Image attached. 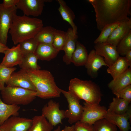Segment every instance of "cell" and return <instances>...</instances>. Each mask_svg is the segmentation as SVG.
<instances>
[{
	"label": "cell",
	"mask_w": 131,
	"mask_h": 131,
	"mask_svg": "<svg viewBox=\"0 0 131 131\" xmlns=\"http://www.w3.org/2000/svg\"><path fill=\"white\" fill-rule=\"evenodd\" d=\"M43 26L42 21L40 19L16 14L9 32L16 45L26 39L34 38Z\"/></svg>",
	"instance_id": "cell-2"
},
{
	"label": "cell",
	"mask_w": 131,
	"mask_h": 131,
	"mask_svg": "<svg viewBox=\"0 0 131 131\" xmlns=\"http://www.w3.org/2000/svg\"><path fill=\"white\" fill-rule=\"evenodd\" d=\"M124 57L131 65V50H129L126 53Z\"/></svg>",
	"instance_id": "cell-39"
},
{
	"label": "cell",
	"mask_w": 131,
	"mask_h": 131,
	"mask_svg": "<svg viewBox=\"0 0 131 131\" xmlns=\"http://www.w3.org/2000/svg\"><path fill=\"white\" fill-rule=\"evenodd\" d=\"M61 131H75L74 125L71 126H65L64 128Z\"/></svg>",
	"instance_id": "cell-38"
},
{
	"label": "cell",
	"mask_w": 131,
	"mask_h": 131,
	"mask_svg": "<svg viewBox=\"0 0 131 131\" xmlns=\"http://www.w3.org/2000/svg\"><path fill=\"white\" fill-rule=\"evenodd\" d=\"M75 131H94L93 125L83 123L80 121L75 123Z\"/></svg>",
	"instance_id": "cell-36"
},
{
	"label": "cell",
	"mask_w": 131,
	"mask_h": 131,
	"mask_svg": "<svg viewBox=\"0 0 131 131\" xmlns=\"http://www.w3.org/2000/svg\"><path fill=\"white\" fill-rule=\"evenodd\" d=\"M61 127L60 126H58L57 128L54 130L53 131H61Z\"/></svg>",
	"instance_id": "cell-41"
},
{
	"label": "cell",
	"mask_w": 131,
	"mask_h": 131,
	"mask_svg": "<svg viewBox=\"0 0 131 131\" xmlns=\"http://www.w3.org/2000/svg\"><path fill=\"white\" fill-rule=\"evenodd\" d=\"M131 117V108L130 105L127 111L122 115L117 114L107 111L105 118L117 126L120 131H129L131 127L128 120Z\"/></svg>",
	"instance_id": "cell-16"
},
{
	"label": "cell",
	"mask_w": 131,
	"mask_h": 131,
	"mask_svg": "<svg viewBox=\"0 0 131 131\" xmlns=\"http://www.w3.org/2000/svg\"><path fill=\"white\" fill-rule=\"evenodd\" d=\"M20 107L18 105L4 103L0 96V126L12 116H18Z\"/></svg>",
	"instance_id": "cell-22"
},
{
	"label": "cell",
	"mask_w": 131,
	"mask_h": 131,
	"mask_svg": "<svg viewBox=\"0 0 131 131\" xmlns=\"http://www.w3.org/2000/svg\"><path fill=\"white\" fill-rule=\"evenodd\" d=\"M66 32V40L63 49L65 54L63 59L64 62L68 65L71 63V58L76 48L78 36L74 33L71 28H69Z\"/></svg>",
	"instance_id": "cell-18"
},
{
	"label": "cell",
	"mask_w": 131,
	"mask_h": 131,
	"mask_svg": "<svg viewBox=\"0 0 131 131\" xmlns=\"http://www.w3.org/2000/svg\"><path fill=\"white\" fill-rule=\"evenodd\" d=\"M56 29L51 26L43 27L34 38L38 44H52Z\"/></svg>",
	"instance_id": "cell-27"
},
{
	"label": "cell",
	"mask_w": 131,
	"mask_h": 131,
	"mask_svg": "<svg viewBox=\"0 0 131 131\" xmlns=\"http://www.w3.org/2000/svg\"><path fill=\"white\" fill-rule=\"evenodd\" d=\"M5 84L7 86L36 91L27 71L22 69L17 72H13Z\"/></svg>",
	"instance_id": "cell-10"
},
{
	"label": "cell",
	"mask_w": 131,
	"mask_h": 131,
	"mask_svg": "<svg viewBox=\"0 0 131 131\" xmlns=\"http://www.w3.org/2000/svg\"><path fill=\"white\" fill-rule=\"evenodd\" d=\"M83 104L81 122L93 125L97 121L105 118L107 110L105 107L85 102Z\"/></svg>",
	"instance_id": "cell-8"
},
{
	"label": "cell",
	"mask_w": 131,
	"mask_h": 131,
	"mask_svg": "<svg viewBox=\"0 0 131 131\" xmlns=\"http://www.w3.org/2000/svg\"><path fill=\"white\" fill-rule=\"evenodd\" d=\"M131 32V19L128 17L120 22L113 31L106 43L116 47L119 42Z\"/></svg>",
	"instance_id": "cell-14"
},
{
	"label": "cell",
	"mask_w": 131,
	"mask_h": 131,
	"mask_svg": "<svg viewBox=\"0 0 131 131\" xmlns=\"http://www.w3.org/2000/svg\"><path fill=\"white\" fill-rule=\"evenodd\" d=\"M88 75L95 78L98 75L99 69L103 66H107L103 57L98 55L94 49L91 50L88 55L85 66Z\"/></svg>",
	"instance_id": "cell-15"
},
{
	"label": "cell",
	"mask_w": 131,
	"mask_h": 131,
	"mask_svg": "<svg viewBox=\"0 0 131 131\" xmlns=\"http://www.w3.org/2000/svg\"><path fill=\"white\" fill-rule=\"evenodd\" d=\"M19 0H3L2 3L5 8H9L16 6Z\"/></svg>",
	"instance_id": "cell-37"
},
{
	"label": "cell",
	"mask_w": 131,
	"mask_h": 131,
	"mask_svg": "<svg viewBox=\"0 0 131 131\" xmlns=\"http://www.w3.org/2000/svg\"><path fill=\"white\" fill-rule=\"evenodd\" d=\"M131 65L124 57L120 56L117 60L107 70V73L110 74L113 79L125 72Z\"/></svg>",
	"instance_id": "cell-21"
},
{
	"label": "cell",
	"mask_w": 131,
	"mask_h": 131,
	"mask_svg": "<svg viewBox=\"0 0 131 131\" xmlns=\"http://www.w3.org/2000/svg\"><path fill=\"white\" fill-rule=\"evenodd\" d=\"M0 131H1V130H0Z\"/></svg>",
	"instance_id": "cell-42"
},
{
	"label": "cell",
	"mask_w": 131,
	"mask_h": 131,
	"mask_svg": "<svg viewBox=\"0 0 131 131\" xmlns=\"http://www.w3.org/2000/svg\"><path fill=\"white\" fill-rule=\"evenodd\" d=\"M69 90L80 100L94 104H98L102 94L100 88L91 80H83L77 78L70 81Z\"/></svg>",
	"instance_id": "cell-4"
},
{
	"label": "cell",
	"mask_w": 131,
	"mask_h": 131,
	"mask_svg": "<svg viewBox=\"0 0 131 131\" xmlns=\"http://www.w3.org/2000/svg\"><path fill=\"white\" fill-rule=\"evenodd\" d=\"M88 55L85 47L77 41L75 50L72 57L71 63L76 66H85Z\"/></svg>",
	"instance_id": "cell-23"
},
{
	"label": "cell",
	"mask_w": 131,
	"mask_h": 131,
	"mask_svg": "<svg viewBox=\"0 0 131 131\" xmlns=\"http://www.w3.org/2000/svg\"><path fill=\"white\" fill-rule=\"evenodd\" d=\"M16 69V67L8 68L1 65L0 63V90L5 87V84L7 81L11 74Z\"/></svg>",
	"instance_id": "cell-34"
},
{
	"label": "cell",
	"mask_w": 131,
	"mask_h": 131,
	"mask_svg": "<svg viewBox=\"0 0 131 131\" xmlns=\"http://www.w3.org/2000/svg\"><path fill=\"white\" fill-rule=\"evenodd\" d=\"M59 52L52 44L40 43L34 53L38 59L49 61L56 57Z\"/></svg>",
	"instance_id": "cell-20"
},
{
	"label": "cell",
	"mask_w": 131,
	"mask_h": 131,
	"mask_svg": "<svg viewBox=\"0 0 131 131\" xmlns=\"http://www.w3.org/2000/svg\"><path fill=\"white\" fill-rule=\"evenodd\" d=\"M91 3L95 13L97 28L100 31L106 26L128 17L131 13V0H94Z\"/></svg>",
	"instance_id": "cell-1"
},
{
	"label": "cell",
	"mask_w": 131,
	"mask_h": 131,
	"mask_svg": "<svg viewBox=\"0 0 131 131\" xmlns=\"http://www.w3.org/2000/svg\"><path fill=\"white\" fill-rule=\"evenodd\" d=\"M32 119L12 116L0 126L1 131H27L31 127Z\"/></svg>",
	"instance_id": "cell-11"
},
{
	"label": "cell",
	"mask_w": 131,
	"mask_h": 131,
	"mask_svg": "<svg viewBox=\"0 0 131 131\" xmlns=\"http://www.w3.org/2000/svg\"><path fill=\"white\" fill-rule=\"evenodd\" d=\"M35 89L37 97L43 99L59 97L60 89L49 71L39 70L27 71Z\"/></svg>",
	"instance_id": "cell-3"
},
{
	"label": "cell",
	"mask_w": 131,
	"mask_h": 131,
	"mask_svg": "<svg viewBox=\"0 0 131 131\" xmlns=\"http://www.w3.org/2000/svg\"><path fill=\"white\" fill-rule=\"evenodd\" d=\"M59 6L58 11L63 19L68 22L72 27L74 33H77V26L74 22L75 15L73 12L63 0H58Z\"/></svg>",
	"instance_id": "cell-24"
},
{
	"label": "cell",
	"mask_w": 131,
	"mask_h": 131,
	"mask_svg": "<svg viewBox=\"0 0 131 131\" xmlns=\"http://www.w3.org/2000/svg\"><path fill=\"white\" fill-rule=\"evenodd\" d=\"M20 51L23 56L28 54L34 53L38 43L34 38L25 40L19 44Z\"/></svg>",
	"instance_id": "cell-29"
},
{
	"label": "cell",
	"mask_w": 131,
	"mask_h": 131,
	"mask_svg": "<svg viewBox=\"0 0 131 131\" xmlns=\"http://www.w3.org/2000/svg\"><path fill=\"white\" fill-rule=\"evenodd\" d=\"M66 39V32L56 29L54 33L52 44L56 49L59 51L63 50Z\"/></svg>",
	"instance_id": "cell-30"
},
{
	"label": "cell",
	"mask_w": 131,
	"mask_h": 131,
	"mask_svg": "<svg viewBox=\"0 0 131 131\" xmlns=\"http://www.w3.org/2000/svg\"><path fill=\"white\" fill-rule=\"evenodd\" d=\"M9 48L6 46H5L0 42V53H4V52Z\"/></svg>",
	"instance_id": "cell-40"
},
{
	"label": "cell",
	"mask_w": 131,
	"mask_h": 131,
	"mask_svg": "<svg viewBox=\"0 0 131 131\" xmlns=\"http://www.w3.org/2000/svg\"><path fill=\"white\" fill-rule=\"evenodd\" d=\"M119 23L117 22L105 27L101 31L98 36L94 41V43L95 44L98 42H106L112 32L118 26Z\"/></svg>",
	"instance_id": "cell-33"
},
{
	"label": "cell",
	"mask_w": 131,
	"mask_h": 131,
	"mask_svg": "<svg viewBox=\"0 0 131 131\" xmlns=\"http://www.w3.org/2000/svg\"><path fill=\"white\" fill-rule=\"evenodd\" d=\"M1 91L2 100L8 105H28L37 97L36 91L19 87L7 86Z\"/></svg>",
	"instance_id": "cell-5"
},
{
	"label": "cell",
	"mask_w": 131,
	"mask_h": 131,
	"mask_svg": "<svg viewBox=\"0 0 131 131\" xmlns=\"http://www.w3.org/2000/svg\"><path fill=\"white\" fill-rule=\"evenodd\" d=\"M5 56L1 62V65L8 68H12L21 63L23 55L22 53L18 44L11 48H9L4 52Z\"/></svg>",
	"instance_id": "cell-17"
},
{
	"label": "cell",
	"mask_w": 131,
	"mask_h": 131,
	"mask_svg": "<svg viewBox=\"0 0 131 131\" xmlns=\"http://www.w3.org/2000/svg\"><path fill=\"white\" fill-rule=\"evenodd\" d=\"M94 50L96 54L103 57L107 66H111L120 56L116 47L106 43L98 42L95 44Z\"/></svg>",
	"instance_id": "cell-13"
},
{
	"label": "cell",
	"mask_w": 131,
	"mask_h": 131,
	"mask_svg": "<svg viewBox=\"0 0 131 131\" xmlns=\"http://www.w3.org/2000/svg\"><path fill=\"white\" fill-rule=\"evenodd\" d=\"M60 90L68 103V109L65 110L66 118L68 119L71 124L80 121L83 112V106L80 103V99L69 91L61 89Z\"/></svg>",
	"instance_id": "cell-6"
},
{
	"label": "cell",
	"mask_w": 131,
	"mask_h": 131,
	"mask_svg": "<svg viewBox=\"0 0 131 131\" xmlns=\"http://www.w3.org/2000/svg\"><path fill=\"white\" fill-rule=\"evenodd\" d=\"M38 59L34 53H30L23 56L19 65L21 69L27 71L40 70L41 67L37 64Z\"/></svg>",
	"instance_id": "cell-26"
},
{
	"label": "cell",
	"mask_w": 131,
	"mask_h": 131,
	"mask_svg": "<svg viewBox=\"0 0 131 131\" xmlns=\"http://www.w3.org/2000/svg\"><path fill=\"white\" fill-rule=\"evenodd\" d=\"M17 9L16 6L6 8L0 3V42L6 46L8 33Z\"/></svg>",
	"instance_id": "cell-7"
},
{
	"label": "cell",
	"mask_w": 131,
	"mask_h": 131,
	"mask_svg": "<svg viewBox=\"0 0 131 131\" xmlns=\"http://www.w3.org/2000/svg\"><path fill=\"white\" fill-rule=\"evenodd\" d=\"M116 49L119 55L122 57H124L126 53L131 50V32L119 42Z\"/></svg>",
	"instance_id": "cell-32"
},
{
	"label": "cell",
	"mask_w": 131,
	"mask_h": 131,
	"mask_svg": "<svg viewBox=\"0 0 131 131\" xmlns=\"http://www.w3.org/2000/svg\"><path fill=\"white\" fill-rule=\"evenodd\" d=\"M59 104L52 99L45 105L42 109V115L53 127L62 124V121L66 118L65 110L59 109Z\"/></svg>",
	"instance_id": "cell-9"
},
{
	"label": "cell",
	"mask_w": 131,
	"mask_h": 131,
	"mask_svg": "<svg viewBox=\"0 0 131 131\" xmlns=\"http://www.w3.org/2000/svg\"><path fill=\"white\" fill-rule=\"evenodd\" d=\"M93 125L94 131H117L116 126L105 118L97 121Z\"/></svg>",
	"instance_id": "cell-31"
},
{
	"label": "cell",
	"mask_w": 131,
	"mask_h": 131,
	"mask_svg": "<svg viewBox=\"0 0 131 131\" xmlns=\"http://www.w3.org/2000/svg\"><path fill=\"white\" fill-rule=\"evenodd\" d=\"M130 103L125 100L116 97L109 104L107 111L118 115L125 113L128 110Z\"/></svg>",
	"instance_id": "cell-28"
},
{
	"label": "cell",
	"mask_w": 131,
	"mask_h": 131,
	"mask_svg": "<svg viewBox=\"0 0 131 131\" xmlns=\"http://www.w3.org/2000/svg\"><path fill=\"white\" fill-rule=\"evenodd\" d=\"M130 85H131V67H129L123 74L113 79L107 86L115 94Z\"/></svg>",
	"instance_id": "cell-19"
},
{
	"label": "cell",
	"mask_w": 131,
	"mask_h": 131,
	"mask_svg": "<svg viewBox=\"0 0 131 131\" xmlns=\"http://www.w3.org/2000/svg\"><path fill=\"white\" fill-rule=\"evenodd\" d=\"M46 0H19L16 7L22 11L24 15L36 17L42 13L44 3L50 1Z\"/></svg>",
	"instance_id": "cell-12"
},
{
	"label": "cell",
	"mask_w": 131,
	"mask_h": 131,
	"mask_svg": "<svg viewBox=\"0 0 131 131\" xmlns=\"http://www.w3.org/2000/svg\"><path fill=\"white\" fill-rule=\"evenodd\" d=\"M115 94L116 97L123 99L130 103L131 101V85L128 86Z\"/></svg>",
	"instance_id": "cell-35"
},
{
	"label": "cell",
	"mask_w": 131,
	"mask_h": 131,
	"mask_svg": "<svg viewBox=\"0 0 131 131\" xmlns=\"http://www.w3.org/2000/svg\"><path fill=\"white\" fill-rule=\"evenodd\" d=\"M32 125L27 131H51L53 126L42 115H36L32 119Z\"/></svg>",
	"instance_id": "cell-25"
}]
</instances>
